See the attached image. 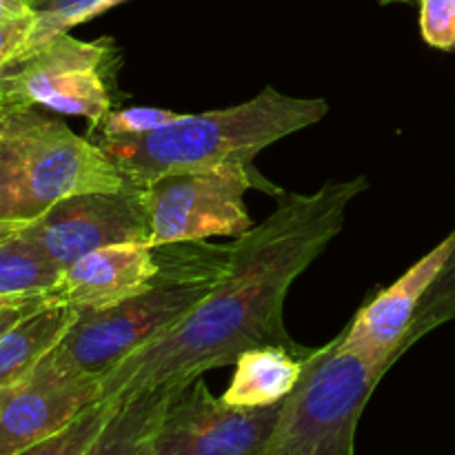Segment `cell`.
<instances>
[{"mask_svg":"<svg viewBox=\"0 0 455 455\" xmlns=\"http://www.w3.org/2000/svg\"><path fill=\"white\" fill-rule=\"evenodd\" d=\"M249 189L271 196L284 191L271 185L256 167L169 173L140 187L151 247L204 243L216 235L240 238L253 227L244 204Z\"/></svg>","mask_w":455,"mask_h":455,"instance_id":"cell-6","label":"cell"},{"mask_svg":"<svg viewBox=\"0 0 455 455\" xmlns=\"http://www.w3.org/2000/svg\"><path fill=\"white\" fill-rule=\"evenodd\" d=\"M38 3H43V0H31V7H36Z\"/></svg>","mask_w":455,"mask_h":455,"instance_id":"cell-27","label":"cell"},{"mask_svg":"<svg viewBox=\"0 0 455 455\" xmlns=\"http://www.w3.org/2000/svg\"><path fill=\"white\" fill-rule=\"evenodd\" d=\"M98 400V378L65 371L44 355L27 376L0 389V455L49 438Z\"/></svg>","mask_w":455,"mask_h":455,"instance_id":"cell-10","label":"cell"},{"mask_svg":"<svg viewBox=\"0 0 455 455\" xmlns=\"http://www.w3.org/2000/svg\"><path fill=\"white\" fill-rule=\"evenodd\" d=\"M44 305L43 296L40 298H29V300H16V302H7V305H0V336L4 331L13 327L16 323H20L25 315L34 314L36 309Z\"/></svg>","mask_w":455,"mask_h":455,"instance_id":"cell-24","label":"cell"},{"mask_svg":"<svg viewBox=\"0 0 455 455\" xmlns=\"http://www.w3.org/2000/svg\"><path fill=\"white\" fill-rule=\"evenodd\" d=\"M311 351H293L287 347H256L235 360L229 387L220 395L227 404L240 409H262L278 404L296 389Z\"/></svg>","mask_w":455,"mask_h":455,"instance_id":"cell-13","label":"cell"},{"mask_svg":"<svg viewBox=\"0 0 455 455\" xmlns=\"http://www.w3.org/2000/svg\"><path fill=\"white\" fill-rule=\"evenodd\" d=\"M0 107L20 154L31 220L71 196L118 191L129 185L98 142L80 138L62 120L36 107H9L3 102Z\"/></svg>","mask_w":455,"mask_h":455,"instance_id":"cell-7","label":"cell"},{"mask_svg":"<svg viewBox=\"0 0 455 455\" xmlns=\"http://www.w3.org/2000/svg\"><path fill=\"white\" fill-rule=\"evenodd\" d=\"M453 249L455 229L416 265L409 267L398 280L364 302L349 327L340 333L342 349L378 363H398V358L409 351L407 338L416 320L418 307L443 271Z\"/></svg>","mask_w":455,"mask_h":455,"instance_id":"cell-11","label":"cell"},{"mask_svg":"<svg viewBox=\"0 0 455 455\" xmlns=\"http://www.w3.org/2000/svg\"><path fill=\"white\" fill-rule=\"evenodd\" d=\"M29 4H31V0H29Z\"/></svg>","mask_w":455,"mask_h":455,"instance_id":"cell-29","label":"cell"},{"mask_svg":"<svg viewBox=\"0 0 455 455\" xmlns=\"http://www.w3.org/2000/svg\"><path fill=\"white\" fill-rule=\"evenodd\" d=\"M451 320H455V249L449 260L444 262L438 278L429 287V291L425 293L420 307H418L416 320H413V327L407 338V347L411 349L427 333L438 329L440 324L451 323Z\"/></svg>","mask_w":455,"mask_h":455,"instance_id":"cell-20","label":"cell"},{"mask_svg":"<svg viewBox=\"0 0 455 455\" xmlns=\"http://www.w3.org/2000/svg\"><path fill=\"white\" fill-rule=\"evenodd\" d=\"M80 309L67 305H43L0 336V389L31 371L44 355L56 349Z\"/></svg>","mask_w":455,"mask_h":455,"instance_id":"cell-14","label":"cell"},{"mask_svg":"<svg viewBox=\"0 0 455 455\" xmlns=\"http://www.w3.org/2000/svg\"><path fill=\"white\" fill-rule=\"evenodd\" d=\"M20 235L60 271L107 244L147 243L142 191L129 182L118 191L71 196L25 222Z\"/></svg>","mask_w":455,"mask_h":455,"instance_id":"cell-9","label":"cell"},{"mask_svg":"<svg viewBox=\"0 0 455 455\" xmlns=\"http://www.w3.org/2000/svg\"><path fill=\"white\" fill-rule=\"evenodd\" d=\"M116 62L118 52L111 38L87 43L60 31L0 69V102L80 116L98 129L111 111Z\"/></svg>","mask_w":455,"mask_h":455,"instance_id":"cell-5","label":"cell"},{"mask_svg":"<svg viewBox=\"0 0 455 455\" xmlns=\"http://www.w3.org/2000/svg\"><path fill=\"white\" fill-rule=\"evenodd\" d=\"M176 389L180 387H158L118 403L114 416L84 455H154L156 425Z\"/></svg>","mask_w":455,"mask_h":455,"instance_id":"cell-15","label":"cell"},{"mask_svg":"<svg viewBox=\"0 0 455 455\" xmlns=\"http://www.w3.org/2000/svg\"><path fill=\"white\" fill-rule=\"evenodd\" d=\"M7 302H16V300H0V305H7Z\"/></svg>","mask_w":455,"mask_h":455,"instance_id":"cell-28","label":"cell"},{"mask_svg":"<svg viewBox=\"0 0 455 455\" xmlns=\"http://www.w3.org/2000/svg\"><path fill=\"white\" fill-rule=\"evenodd\" d=\"M391 367L342 349L340 336L311 351L265 455H355L360 416Z\"/></svg>","mask_w":455,"mask_h":455,"instance_id":"cell-4","label":"cell"},{"mask_svg":"<svg viewBox=\"0 0 455 455\" xmlns=\"http://www.w3.org/2000/svg\"><path fill=\"white\" fill-rule=\"evenodd\" d=\"M27 220H22V222H4V225H0V240L3 238H7V235H12V234H16L18 229H20L22 225H25Z\"/></svg>","mask_w":455,"mask_h":455,"instance_id":"cell-25","label":"cell"},{"mask_svg":"<svg viewBox=\"0 0 455 455\" xmlns=\"http://www.w3.org/2000/svg\"><path fill=\"white\" fill-rule=\"evenodd\" d=\"M367 185L358 176L311 194L284 191L265 222L229 244V267L209 296L102 378L100 400L123 403L147 389L182 387L256 347L309 351L284 327L287 293L340 234L347 209Z\"/></svg>","mask_w":455,"mask_h":455,"instance_id":"cell-1","label":"cell"},{"mask_svg":"<svg viewBox=\"0 0 455 455\" xmlns=\"http://www.w3.org/2000/svg\"><path fill=\"white\" fill-rule=\"evenodd\" d=\"M160 253L151 244H107L65 267L43 300L80 311L102 309L147 291L160 275Z\"/></svg>","mask_w":455,"mask_h":455,"instance_id":"cell-12","label":"cell"},{"mask_svg":"<svg viewBox=\"0 0 455 455\" xmlns=\"http://www.w3.org/2000/svg\"><path fill=\"white\" fill-rule=\"evenodd\" d=\"M123 3L124 0H43L36 4V27L29 38V47L60 31L74 29L76 25H83Z\"/></svg>","mask_w":455,"mask_h":455,"instance_id":"cell-18","label":"cell"},{"mask_svg":"<svg viewBox=\"0 0 455 455\" xmlns=\"http://www.w3.org/2000/svg\"><path fill=\"white\" fill-rule=\"evenodd\" d=\"M327 114L324 98H296L265 87L240 105L182 114L145 136L100 138L98 145L132 185L142 187L169 173L253 167L262 149L318 124Z\"/></svg>","mask_w":455,"mask_h":455,"instance_id":"cell-2","label":"cell"},{"mask_svg":"<svg viewBox=\"0 0 455 455\" xmlns=\"http://www.w3.org/2000/svg\"><path fill=\"white\" fill-rule=\"evenodd\" d=\"M36 27V9L18 16H0V69L22 52Z\"/></svg>","mask_w":455,"mask_h":455,"instance_id":"cell-23","label":"cell"},{"mask_svg":"<svg viewBox=\"0 0 455 455\" xmlns=\"http://www.w3.org/2000/svg\"><path fill=\"white\" fill-rule=\"evenodd\" d=\"M116 407H118V403L98 400L92 407L84 409L78 418H74L69 425L62 427L60 431L22 449L16 455H84L96 443L100 431L105 429L109 418L114 416Z\"/></svg>","mask_w":455,"mask_h":455,"instance_id":"cell-17","label":"cell"},{"mask_svg":"<svg viewBox=\"0 0 455 455\" xmlns=\"http://www.w3.org/2000/svg\"><path fill=\"white\" fill-rule=\"evenodd\" d=\"M380 4H418V0H378Z\"/></svg>","mask_w":455,"mask_h":455,"instance_id":"cell-26","label":"cell"},{"mask_svg":"<svg viewBox=\"0 0 455 455\" xmlns=\"http://www.w3.org/2000/svg\"><path fill=\"white\" fill-rule=\"evenodd\" d=\"M180 116L182 114H178V111L160 109V107H129V109L109 111L98 129H100V138H107V140L136 138L156 132V129L178 120Z\"/></svg>","mask_w":455,"mask_h":455,"instance_id":"cell-21","label":"cell"},{"mask_svg":"<svg viewBox=\"0 0 455 455\" xmlns=\"http://www.w3.org/2000/svg\"><path fill=\"white\" fill-rule=\"evenodd\" d=\"M420 34L429 47L440 52L455 49V0H418Z\"/></svg>","mask_w":455,"mask_h":455,"instance_id":"cell-22","label":"cell"},{"mask_svg":"<svg viewBox=\"0 0 455 455\" xmlns=\"http://www.w3.org/2000/svg\"><path fill=\"white\" fill-rule=\"evenodd\" d=\"M58 278L60 269L31 247L20 235V229L0 240V300L40 298Z\"/></svg>","mask_w":455,"mask_h":455,"instance_id":"cell-16","label":"cell"},{"mask_svg":"<svg viewBox=\"0 0 455 455\" xmlns=\"http://www.w3.org/2000/svg\"><path fill=\"white\" fill-rule=\"evenodd\" d=\"M22 220H31V218L27 209L20 154L9 133L3 107H0V225Z\"/></svg>","mask_w":455,"mask_h":455,"instance_id":"cell-19","label":"cell"},{"mask_svg":"<svg viewBox=\"0 0 455 455\" xmlns=\"http://www.w3.org/2000/svg\"><path fill=\"white\" fill-rule=\"evenodd\" d=\"M160 275L147 291L102 309H84L49 360L60 369L102 378L124 358L180 323L209 296L229 267V247L180 243L156 247Z\"/></svg>","mask_w":455,"mask_h":455,"instance_id":"cell-3","label":"cell"},{"mask_svg":"<svg viewBox=\"0 0 455 455\" xmlns=\"http://www.w3.org/2000/svg\"><path fill=\"white\" fill-rule=\"evenodd\" d=\"M283 403L231 407L196 378L169 398L154 431V455H265Z\"/></svg>","mask_w":455,"mask_h":455,"instance_id":"cell-8","label":"cell"}]
</instances>
